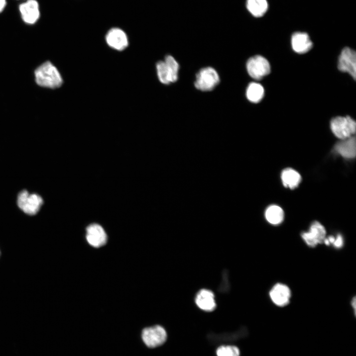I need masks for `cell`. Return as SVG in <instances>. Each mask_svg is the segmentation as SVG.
Instances as JSON below:
<instances>
[{
  "mask_svg": "<svg viewBox=\"0 0 356 356\" xmlns=\"http://www.w3.org/2000/svg\"><path fill=\"white\" fill-rule=\"evenodd\" d=\"M86 239L88 243L95 248L104 245L107 240V236L103 228L98 224L92 223L86 229Z\"/></svg>",
  "mask_w": 356,
  "mask_h": 356,
  "instance_id": "8fae6325",
  "label": "cell"
},
{
  "mask_svg": "<svg viewBox=\"0 0 356 356\" xmlns=\"http://www.w3.org/2000/svg\"><path fill=\"white\" fill-rule=\"evenodd\" d=\"M220 78L217 72L211 67H205L199 71L194 82L195 88L201 91L213 90L219 83Z\"/></svg>",
  "mask_w": 356,
  "mask_h": 356,
  "instance_id": "277c9868",
  "label": "cell"
},
{
  "mask_svg": "<svg viewBox=\"0 0 356 356\" xmlns=\"http://www.w3.org/2000/svg\"><path fill=\"white\" fill-rule=\"evenodd\" d=\"M344 244L343 237L341 234H338L335 237V240L332 245L336 249H340Z\"/></svg>",
  "mask_w": 356,
  "mask_h": 356,
  "instance_id": "603a6c76",
  "label": "cell"
},
{
  "mask_svg": "<svg viewBox=\"0 0 356 356\" xmlns=\"http://www.w3.org/2000/svg\"><path fill=\"white\" fill-rule=\"evenodd\" d=\"M217 356H240V350L233 345H222L216 350Z\"/></svg>",
  "mask_w": 356,
  "mask_h": 356,
  "instance_id": "44dd1931",
  "label": "cell"
},
{
  "mask_svg": "<svg viewBox=\"0 0 356 356\" xmlns=\"http://www.w3.org/2000/svg\"><path fill=\"white\" fill-rule=\"evenodd\" d=\"M291 45L295 52L302 54L309 51L312 48V43L307 33L296 32L292 36Z\"/></svg>",
  "mask_w": 356,
  "mask_h": 356,
  "instance_id": "9a60e30c",
  "label": "cell"
},
{
  "mask_svg": "<svg viewBox=\"0 0 356 356\" xmlns=\"http://www.w3.org/2000/svg\"><path fill=\"white\" fill-rule=\"evenodd\" d=\"M339 70L349 73L354 80L356 77V53L353 49L346 47L341 51L338 63Z\"/></svg>",
  "mask_w": 356,
  "mask_h": 356,
  "instance_id": "9c48e42d",
  "label": "cell"
},
{
  "mask_svg": "<svg viewBox=\"0 0 356 356\" xmlns=\"http://www.w3.org/2000/svg\"><path fill=\"white\" fill-rule=\"evenodd\" d=\"M6 4V0H0V13L4 9Z\"/></svg>",
  "mask_w": 356,
  "mask_h": 356,
  "instance_id": "d4e9b609",
  "label": "cell"
},
{
  "mask_svg": "<svg viewBox=\"0 0 356 356\" xmlns=\"http://www.w3.org/2000/svg\"><path fill=\"white\" fill-rule=\"evenodd\" d=\"M264 95L263 86L257 83L252 82L249 84L246 89V97L251 102H260Z\"/></svg>",
  "mask_w": 356,
  "mask_h": 356,
  "instance_id": "ffe728a7",
  "label": "cell"
},
{
  "mask_svg": "<svg viewBox=\"0 0 356 356\" xmlns=\"http://www.w3.org/2000/svg\"><path fill=\"white\" fill-rule=\"evenodd\" d=\"M195 302L199 309L205 312H212L216 307L214 294L207 289H202L198 292Z\"/></svg>",
  "mask_w": 356,
  "mask_h": 356,
  "instance_id": "5bb4252c",
  "label": "cell"
},
{
  "mask_svg": "<svg viewBox=\"0 0 356 356\" xmlns=\"http://www.w3.org/2000/svg\"><path fill=\"white\" fill-rule=\"evenodd\" d=\"M301 236L305 243L310 247L313 248L322 244L326 237L324 226L318 221L312 223L308 231H304Z\"/></svg>",
  "mask_w": 356,
  "mask_h": 356,
  "instance_id": "ba28073f",
  "label": "cell"
},
{
  "mask_svg": "<svg viewBox=\"0 0 356 356\" xmlns=\"http://www.w3.org/2000/svg\"><path fill=\"white\" fill-rule=\"evenodd\" d=\"M269 295L274 304L279 307H283L289 304L291 292L286 285L277 283L271 288Z\"/></svg>",
  "mask_w": 356,
  "mask_h": 356,
  "instance_id": "4fadbf2b",
  "label": "cell"
},
{
  "mask_svg": "<svg viewBox=\"0 0 356 356\" xmlns=\"http://www.w3.org/2000/svg\"><path fill=\"white\" fill-rule=\"evenodd\" d=\"M330 128L336 137L345 139L354 135L356 124L355 121L350 116H338L331 120Z\"/></svg>",
  "mask_w": 356,
  "mask_h": 356,
  "instance_id": "3957f363",
  "label": "cell"
},
{
  "mask_svg": "<svg viewBox=\"0 0 356 356\" xmlns=\"http://www.w3.org/2000/svg\"><path fill=\"white\" fill-rule=\"evenodd\" d=\"M246 5L249 12L256 17L263 16L268 8L266 0H247Z\"/></svg>",
  "mask_w": 356,
  "mask_h": 356,
  "instance_id": "ac0fdd59",
  "label": "cell"
},
{
  "mask_svg": "<svg viewBox=\"0 0 356 356\" xmlns=\"http://www.w3.org/2000/svg\"><path fill=\"white\" fill-rule=\"evenodd\" d=\"M249 75L255 80H260L270 72L269 63L261 55H255L250 58L246 63Z\"/></svg>",
  "mask_w": 356,
  "mask_h": 356,
  "instance_id": "52a82bcc",
  "label": "cell"
},
{
  "mask_svg": "<svg viewBox=\"0 0 356 356\" xmlns=\"http://www.w3.org/2000/svg\"><path fill=\"white\" fill-rule=\"evenodd\" d=\"M156 68L158 79L161 83L168 85L177 81L179 65L172 56L167 55L164 61H158Z\"/></svg>",
  "mask_w": 356,
  "mask_h": 356,
  "instance_id": "7a4b0ae2",
  "label": "cell"
},
{
  "mask_svg": "<svg viewBox=\"0 0 356 356\" xmlns=\"http://www.w3.org/2000/svg\"><path fill=\"white\" fill-rule=\"evenodd\" d=\"M222 281L220 286L219 289L222 292H226L229 290V283L228 279L227 273L225 271L222 273Z\"/></svg>",
  "mask_w": 356,
  "mask_h": 356,
  "instance_id": "7402d4cb",
  "label": "cell"
},
{
  "mask_svg": "<svg viewBox=\"0 0 356 356\" xmlns=\"http://www.w3.org/2000/svg\"><path fill=\"white\" fill-rule=\"evenodd\" d=\"M37 84L42 87L56 89L60 87L63 80L57 69L50 62L46 61L35 71Z\"/></svg>",
  "mask_w": 356,
  "mask_h": 356,
  "instance_id": "6da1fadb",
  "label": "cell"
},
{
  "mask_svg": "<svg viewBox=\"0 0 356 356\" xmlns=\"http://www.w3.org/2000/svg\"><path fill=\"white\" fill-rule=\"evenodd\" d=\"M281 177L283 185L290 189H294L298 186L301 180L300 174L289 168L282 171Z\"/></svg>",
  "mask_w": 356,
  "mask_h": 356,
  "instance_id": "e0dca14e",
  "label": "cell"
},
{
  "mask_svg": "<svg viewBox=\"0 0 356 356\" xmlns=\"http://www.w3.org/2000/svg\"><path fill=\"white\" fill-rule=\"evenodd\" d=\"M105 40L110 47L118 51L124 50L129 44L126 34L118 28L111 29L106 35Z\"/></svg>",
  "mask_w": 356,
  "mask_h": 356,
  "instance_id": "7c38bea8",
  "label": "cell"
},
{
  "mask_svg": "<svg viewBox=\"0 0 356 356\" xmlns=\"http://www.w3.org/2000/svg\"><path fill=\"white\" fill-rule=\"evenodd\" d=\"M284 212L282 208L277 205H272L266 210L265 217L267 221L273 225L281 223L284 219Z\"/></svg>",
  "mask_w": 356,
  "mask_h": 356,
  "instance_id": "d6986e66",
  "label": "cell"
},
{
  "mask_svg": "<svg viewBox=\"0 0 356 356\" xmlns=\"http://www.w3.org/2000/svg\"><path fill=\"white\" fill-rule=\"evenodd\" d=\"M141 337L146 346L154 348L162 345L166 342L167 334L162 326L155 325L144 328Z\"/></svg>",
  "mask_w": 356,
  "mask_h": 356,
  "instance_id": "8992f818",
  "label": "cell"
},
{
  "mask_svg": "<svg viewBox=\"0 0 356 356\" xmlns=\"http://www.w3.org/2000/svg\"><path fill=\"white\" fill-rule=\"evenodd\" d=\"M351 306L352 307V308L354 310V315L356 316V297L355 296L352 300L351 301Z\"/></svg>",
  "mask_w": 356,
  "mask_h": 356,
  "instance_id": "cb8c5ba5",
  "label": "cell"
},
{
  "mask_svg": "<svg viewBox=\"0 0 356 356\" xmlns=\"http://www.w3.org/2000/svg\"></svg>",
  "mask_w": 356,
  "mask_h": 356,
  "instance_id": "484cf974",
  "label": "cell"
},
{
  "mask_svg": "<svg viewBox=\"0 0 356 356\" xmlns=\"http://www.w3.org/2000/svg\"><path fill=\"white\" fill-rule=\"evenodd\" d=\"M336 144L335 151L345 158H353L356 156V137L352 136Z\"/></svg>",
  "mask_w": 356,
  "mask_h": 356,
  "instance_id": "2e32d148",
  "label": "cell"
},
{
  "mask_svg": "<svg viewBox=\"0 0 356 356\" xmlns=\"http://www.w3.org/2000/svg\"><path fill=\"white\" fill-rule=\"evenodd\" d=\"M23 21L28 24L35 23L39 19V5L36 0H26L19 6Z\"/></svg>",
  "mask_w": 356,
  "mask_h": 356,
  "instance_id": "30bf717a",
  "label": "cell"
},
{
  "mask_svg": "<svg viewBox=\"0 0 356 356\" xmlns=\"http://www.w3.org/2000/svg\"><path fill=\"white\" fill-rule=\"evenodd\" d=\"M43 204L42 198L38 194L22 191L17 197V205L25 213L29 215H36Z\"/></svg>",
  "mask_w": 356,
  "mask_h": 356,
  "instance_id": "5b68a950",
  "label": "cell"
}]
</instances>
